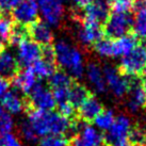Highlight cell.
I'll return each mask as SVG.
<instances>
[{
	"label": "cell",
	"instance_id": "38",
	"mask_svg": "<svg viewBox=\"0 0 146 146\" xmlns=\"http://www.w3.org/2000/svg\"><path fill=\"white\" fill-rule=\"evenodd\" d=\"M110 146H131V145H130L128 139H126V140H121V141L112 143V144H110Z\"/></svg>",
	"mask_w": 146,
	"mask_h": 146
},
{
	"label": "cell",
	"instance_id": "22",
	"mask_svg": "<svg viewBox=\"0 0 146 146\" xmlns=\"http://www.w3.org/2000/svg\"><path fill=\"white\" fill-rule=\"evenodd\" d=\"M135 4L138 8L132 21V29L135 36L146 40V7L143 4L142 0H139V2H135L134 5Z\"/></svg>",
	"mask_w": 146,
	"mask_h": 146
},
{
	"label": "cell",
	"instance_id": "1",
	"mask_svg": "<svg viewBox=\"0 0 146 146\" xmlns=\"http://www.w3.org/2000/svg\"><path fill=\"white\" fill-rule=\"evenodd\" d=\"M27 121L37 137L65 135V133L72 131L73 122L59 112L29 109L27 110Z\"/></svg>",
	"mask_w": 146,
	"mask_h": 146
},
{
	"label": "cell",
	"instance_id": "26",
	"mask_svg": "<svg viewBox=\"0 0 146 146\" xmlns=\"http://www.w3.org/2000/svg\"><path fill=\"white\" fill-rule=\"evenodd\" d=\"M115 114L112 110H102L100 114L94 119L95 128L99 131H108L115 119Z\"/></svg>",
	"mask_w": 146,
	"mask_h": 146
},
{
	"label": "cell",
	"instance_id": "15",
	"mask_svg": "<svg viewBox=\"0 0 146 146\" xmlns=\"http://www.w3.org/2000/svg\"><path fill=\"white\" fill-rule=\"evenodd\" d=\"M128 102L127 106L130 111L135 112L146 105V90L144 89L142 82L131 77L130 85L128 90Z\"/></svg>",
	"mask_w": 146,
	"mask_h": 146
},
{
	"label": "cell",
	"instance_id": "32",
	"mask_svg": "<svg viewBox=\"0 0 146 146\" xmlns=\"http://www.w3.org/2000/svg\"><path fill=\"white\" fill-rule=\"evenodd\" d=\"M21 133L28 142H36L38 138L27 119H25L21 124Z\"/></svg>",
	"mask_w": 146,
	"mask_h": 146
},
{
	"label": "cell",
	"instance_id": "9",
	"mask_svg": "<svg viewBox=\"0 0 146 146\" xmlns=\"http://www.w3.org/2000/svg\"><path fill=\"white\" fill-rule=\"evenodd\" d=\"M38 11L46 24L58 26L64 16V5L62 0H36Z\"/></svg>",
	"mask_w": 146,
	"mask_h": 146
},
{
	"label": "cell",
	"instance_id": "24",
	"mask_svg": "<svg viewBox=\"0 0 146 146\" xmlns=\"http://www.w3.org/2000/svg\"><path fill=\"white\" fill-rule=\"evenodd\" d=\"M73 84L72 77L64 70H56L49 77V86L51 90L57 89H68Z\"/></svg>",
	"mask_w": 146,
	"mask_h": 146
},
{
	"label": "cell",
	"instance_id": "30",
	"mask_svg": "<svg viewBox=\"0 0 146 146\" xmlns=\"http://www.w3.org/2000/svg\"><path fill=\"white\" fill-rule=\"evenodd\" d=\"M13 118L11 114L8 113L5 110L0 106V135L10 133L13 129Z\"/></svg>",
	"mask_w": 146,
	"mask_h": 146
},
{
	"label": "cell",
	"instance_id": "7",
	"mask_svg": "<svg viewBox=\"0 0 146 146\" xmlns=\"http://www.w3.org/2000/svg\"><path fill=\"white\" fill-rule=\"evenodd\" d=\"M105 76L107 89H109L116 97L125 96L130 85V79L125 77L121 70L115 68L112 65H106L102 68Z\"/></svg>",
	"mask_w": 146,
	"mask_h": 146
},
{
	"label": "cell",
	"instance_id": "3",
	"mask_svg": "<svg viewBox=\"0 0 146 146\" xmlns=\"http://www.w3.org/2000/svg\"><path fill=\"white\" fill-rule=\"evenodd\" d=\"M133 17L129 12L114 11L109 14L105 21V34L109 38H118L127 35L129 30L132 28Z\"/></svg>",
	"mask_w": 146,
	"mask_h": 146
},
{
	"label": "cell",
	"instance_id": "12",
	"mask_svg": "<svg viewBox=\"0 0 146 146\" xmlns=\"http://www.w3.org/2000/svg\"><path fill=\"white\" fill-rule=\"evenodd\" d=\"M27 32L28 37L33 42H35L41 47L50 46L53 41V34L51 29L44 21H36L31 25L27 26Z\"/></svg>",
	"mask_w": 146,
	"mask_h": 146
},
{
	"label": "cell",
	"instance_id": "16",
	"mask_svg": "<svg viewBox=\"0 0 146 146\" xmlns=\"http://www.w3.org/2000/svg\"><path fill=\"white\" fill-rule=\"evenodd\" d=\"M38 81L40 79L35 76L31 67H24L23 69H19L18 73L12 79L13 84L16 88L17 91H21L27 96L30 94V92L37 84Z\"/></svg>",
	"mask_w": 146,
	"mask_h": 146
},
{
	"label": "cell",
	"instance_id": "21",
	"mask_svg": "<svg viewBox=\"0 0 146 146\" xmlns=\"http://www.w3.org/2000/svg\"><path fill=\"white\" fill-rule=\"evenodd\" d=\"M138 46V42L134 35L127 34L122 37H118L112 41V51L113 58L122 57L124 58L129 52H131Z\"/></svg>",
	"mask_w": 146,
	"mask_h": 146
},
{
	"label": "cell",
	"instance_id": "19",
	"mask_svg": "<svg viewBox=\"0 0 146 146\" xmlns=\"http://www.w3.org/2000/svg\"><path fill=\"white\" fill-rule=\"evenodd\" d=\"M102 105L100 100L95 96H91L79 107V116L83 122H92L97 117L102 111Z\"/></svg>",
	"mask_w": 146,
	"mask_h": 146
},
{
	"label": "cell",
	"instance_id": "10",
	"mask_svg": "<svg viewBox=\"0 0 146 146\" xmlns=\"http://www.w3.org/2000/svg\"><path fill=\"white\" fill-rule=\"evenodd\" d=\"M17 47H18L17 61L18 64L24 67H30L42 58V47L32 40H30L29 37L23 40L17 45Z\"/></svg>",
	"mask_w": 146,
	"mask_h": 146
},
{
	"label": "cell",
	"instance_id": "29",
	"mask_svg": "<svg viewBox=\"0 0 146 146\" xmlns=\"http://www.w3.org/2000/svg\"><path fill=\"white\" fill-rule=\"evenodd\" d=\"M95 51L105 58H112L113 51H112V40L111 38H100L99 41L94 45Z\"/></svg>",
	"mask_w": 146,
	"mask_h": 146
},
{
	"label": "cell",
	"instance_id": "34",
	"mask_svg": "<svg viewBox=\"0 0 146 146\" xmlns=\"http://www.w3.org/2000/svg\"><path fill=\"white\" fill-rule=\"evenodd\" d=\"M23 0H0V12L2 14L13 11V9L16 8Z\"/></svg>",
	"mask_w": 146,
	"mask_h": 146
},
{
	"label": "cell",
	"instance_id": "14",
	"mask_svg": "<svg viewBox=\"0 0 146 146\" xmlns=\"http://www.w3.org/2000/svg\"><path fill=\"white\" fill-rule=\"evenodd\" d=\"M1 107L10 114H19L27 111V98L21 96L17 90L8 91L0 99Z\"/></svg>",
	"mask_w": 146,
	"mask_h": 146
},
{
	"label": "cell",
	"instance_id": "18",
	"mask_svg": "<svg viewBox=\"0 0 146 146\" xmlns=\"http://www.w3.org/2000/svg\"><path fill=\"white\" fill-rule=\"evenodd\" d=\"M110 14L109 0H93L84 11V18L96 21L98 24L105 23Z\"/></svg>",
	"mask_w": 146,
	"mask_h": 146
},
{
	"label": "cell",
	"instance_id": "36",
	"mask_svg": "<svg viewBox=\"0 0 146 146\" xmlns=\"http://www.w3.org/2000/svg\"><path fill=\"white\" fill-rule=\"evenodd\" d=\"M9 88H10V80L0 76V97H2L8 92Z\"/></svg>",
	"mask_w": 146,
	"mask_h": 146
},
{
	"label": "cell",
	"instance_id": "6",
	"mask_svg": "<svg viewBox=\"0 0 146 146\" xmlns=\"http://www.w3.org/2000/svg\"><path fill=\"white\" fill-rule=\"evenodd\" d=\"M26 98L28 105L27 110L34 109L41 111H52V109L57 107L51 90L45 86L41 81L37 82V84L33 88Z\"/></svg>",
	"mask_w": 146,
	"mask_h": 146
},
{
	"label": "cell",
	"instance_id": "13",
	"mask_svg": "<svg viewBox=\"0 0 146 146\" xmlns=\"http://www.w3.org/2000/svg\"><path fill=\"white\" fill-rule=\"evenodd\" d=\"M131 130V123L130 119L126 115H118L115 117L114 123L107 131L105 140L109 144L117 142L121 140L128 139L129 132Z\"/></svg>",
	"mask_w": 146,
	"mask_h": 146
},
{
	"label": "cell",
	"instance_id": "41",
	"mask_svg": "<svg viewBox=\"0 0 146 146\" xmlns=\"http://www.w3.org/2000/svg\"><path fill=\"white\" fill-rule=\"evenodd\" d=\"M144 74H146V68H145V70H144Z\"/></svg>",
	"mask_w": 146,
	"mask_h": 146
},
{
	"label": "cell",
	"instance_id": "27",
	"mask_svg": "<svg viewBox=\"0 0 146 146\" xmlns=\"http://www.w3.org/2000/svg\"><path fill=\"white\" fill-rule=\"evenodd\" d=\"M14 21L7 14L0 15V48L5 47V44L9 43V37L11 34Z\"/></svg>",
	"mask_w": 146,
	"mask_h": 146
},
{
	"label": "cell",
	"instance_id": "39",
	"mask_svg": "<svg viewBox=\"0 0 146 146\" xmlns=\"http://www.w3.org/2000/svg\"><path fill=\"white\" fill-rule=\"evenodd\" d=\"M142 84H143V86H144V89L146 90V74H144V78H143Z\"/></svg>",
	"mask_w": 146,
	"mask_h": 146
},
{
	"label": "cell",
	"instance_id": "4",
	"mask_svg": "<svg viewBox=\"0 0 146 146\" xmlns=\"http://www.w3.org/2000/svg\"><path fill=\"white\" fill-rule=\"evenodd\" d=\"M119 68L121 73L130 77L144 73L146 68V45H138L131 52L123 58Z\"/></svg>",
	"mask_w": 146,
	"mask_h": 146
},
{
	"label": "cell",
	"instance_id": "35",
	"mask_svg": "<svg viewBox=\"0 0 146 146\" xmlns=\"http://www.w3.org/2000/svg\"><path fill=\"white\" fill-rule=\"evenodd\" d=\"M1 146H21L19 140L12 133H7L0 139Z\"/></svg>",
	"mask_w": 146,
	"mask_h": 146
},
{
	"label": "cell",
	"instance_id": "28",
	"mask_svg": "<svg viewBox=\"0 0 146 146\" xmlns=\"http://www.w3.org/2000/svg\"><path fill=\"white\" fill-rule=\"evenodd\" d=\"M128 141L131 146H146V132L140 127L131 128Z\"/></svg>",
	"mask_w": 146,
	"mask_h": 146
},
{
	"label": "cell",
	"instance_id": "40",
	"mask_svg": "<svg viewBox=\"0 0 146 146\" xmlns=\"http://www.w3.org/2000/svg\"><path fill=\"white\" fill-rule=\"evenodd\" d=\"M142 2H143V4H144V5L146 7V0H142Z\"/></svg>",
	"mask_w": 146,
	"mask_h": 146
},
{
	"label": "cell",
	"instance_id": "20",
	"mask_svg": "<svg viewBox=\"0 0 146 146\" xmlns=\"http://www.w3.org/2000/svg\"><path fill=\"white\" fill-rule=\"evenodd\" d=\"M85 74L92 89L97 93H105L107 91V84L102 67L96 63H90L86 66Z\"/></svg>",
	"mask_w": 146,
	"mask_h": 146
},
{
	"label": "cell",
	"instance_id": "5",
	"mask_svg": "<svg viewBox=\"0 0 146 146\" xmlns=\"http://www.w3.org/2000/svg\"><path fill=\"white\" fill-rule=\"evenodd\" d=\"M76 128L77 131L69 141V146H106L104 135L95 127L82 121L76 123Z\"/></svg>",
	"mask_w": 146,
	"mask_h": 146
},
{
	"label": "cell",
	"instance_id": "25",
	"mask_svg": "<svg viewBox=\"0 0 146 146\" xmlns=\"http://www.w3.org/2000/svg\"><path fill=\"white\" fill-rule=\"evenodd\" d=\"M30 67H31L33 73L35 74V76L38 79H41V78H49L56 72V63L49 62L47 60L43 59V58H41L40 60H37Z\"/></svg>",
	"mask_w": 146,
	"mask_h": 146
},
{
	"label": "cell",
	"instance_id": "33",
	"mask_svg": "<svg viewBox=\"0 0 146 146\" xmlns=\"http://www.w3.org/2000/svg\"><path fill=\"white\" fill-rule=\"evenodd\" d=\"M135 3V0H113V10L121 12H129V9L132 8Z\"/></svg>",
	"mask_w": 146,
	"mask_h": 146
},
{
	"label": "cell",
	"instance_id": "17",
	"mask_svg": "<svg viewBox=\"0 0 146 146\" xmlns=\"http://www.w3.org/2000/svg\"><path fill=\"white\" fill-rule=\"evenodd\" d=\"M19 64L7 46L0 48V76L8 80H12L19 70Z\"/></svg>",
	"mask_w": 146,
	"mask_h": 146
},
{
	"label": "cell",
	"instance_id": "37",
	"mask_svg": "<svg viewBox=\"0 0 146 146\" xmlns=\"http://www.w3.org/2000/svg\"><path fill=\"white\" fill-rule=\"evenodd\" d=\"M93 0H74V2H75V4L77 5V7H79V8H86L89 4H91V2H92Z\"/></svg>",
	"mask_w": 146,
	"mask_h": 146
},
{
	"label": "cell",
	"instance_id": "31",
	"mask_svg": "<svg viewBox=\"0 0 146 146\" xmlns=\"http://www.w3.org/2000/svg\"><path fill=\"white\" fill-rule=\"evenodd\" d=\"M40 146H69V140L65 135H46L40 141Z\"/></svg>",
	"mask_w": 146,
	"mask_h": 146
},
{
	"label": "cell",
	"instance_id": "8",
	"mask_svg": "<svg viewBox=\"0 0 146 146\" xmlns=\"http://www.w3.org/2000/svg\"><path fill=\"white\" fill-rule=\"evenodd\" d=\"M38 5L36 0H23L12 11V21L21 26H29L38 21Z\"/></svg>",
	"mask_w": 146,
	"mask_h": 146
},
{
	"label": "cell",
	"instance_id": "2",
	"mask_svg": "<svg viewBox=\"0 0 146 146\" xmlns=\"http://www.w3.org/2000/svg\"><path fill=\"white\" fill-rule=\"evenodd\" d=\"M54 61L65 73L79 79L85 73L81 51L65 40H59L53 46Z\"/></svg>",
	"mask_w": 146,
	"mask_h": 146
},
{
	"label": "cell",
	"instance_id": "11",
	"mask_svg": "<svg viewBox=\"0 0 146 146\" xmlns=\"http://www.w3.org/2000/svg\"><path fill=\"white\" fill-rule=\"evenodd\" d=\"M102 34L104 31L102 25L86 18L83 19L80 28L78 29V38L81 44L85 46L95 45L100 38H102Z\"/></svg>",
	"mask_w": 146,
	"mask_h": 146
},
{
	"label": "cell",
	"instance_id": "23",
	"mask_svg": "<svg viewBox=\"0 0 146 146\" xmlns=\"http://www.w3.org/2000/svg\"><path fill=\"white\" fill-rule=\"evenodd\" d=\"M90 96L89 90L83 84L73 83L68 91V102L74 108H79Z\"/></svg>",
	"mask_w": 146,
	"mask_h": 146
}]
</instances>
